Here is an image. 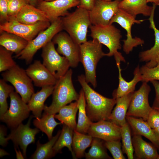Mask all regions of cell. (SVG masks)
<instances>
[{"label":"cell","mask_w":159,"mask_h":159,"mask_svg":"<svg viewBox=\"0 0 159 159\" xmlns=\"http://www.w3.org/2000/svg\"><path fill=\"white\" fill-rule=\"evenodd\" d=\"M78 80L84 92L87 114L90 120L92 122L108 120L116 100L106 97L94 90L88 85L85 75H79Z\"/></svg>","instance_id":"obj_1"},{"label":"cell","mask_w":159,"mask_h":159,"mask_svg":"<svg viewBox=\"0 0 159 159\" xmlns=\"http://www.w3.org/2000/svg\"><path fill=\"white\" fill-rule=\"evenodd\" d=\"M72 73L70 69L63 77L57 80L54 86L52 103L49 106L45 105L44 112L55 115L63 107L73 101L77 100L79 94L73 85Z\"/></svg>","instance_id":"obj_2"},{"label":"cell","mask_w":159,"mask_h":159,"mask_svg":"<svg viewBox=\"0 0 159 159\" xmlns=\"http://www.w3.org/2000/svg\"><path fill=\"white\" fill-rule=\"evenodd\" d=\"M74 11L61 17L63 29L78 44L87 41L88 28L92 24L89 11L78 6Z\"/></svg>","instance_id":"obj_3"},{"label":"cell","mask_w":159,"mask_h":159,"mask_svg":"<svg viewBox=\"0 0 159 159\" xmlns=\"http://www.w3.org/2000/svg\"><path fill=\"white\" fill-rule=\"evenodd\" d=\"M80 62L85 69L86 80L95 88L97 64L100 59L105 56L102 50V44L97 39H93L80 44Z\"/></svg>","instance_id":"obj_4"},{"label":"cell","mask_w":159,"mask_h":159,"mask_svg":"<svg viewBox=\"0 0 159 159\" xmlns=\"http://www.w3.org/2000/svg\"><path fill=\"white\" fill-rule=\"evenodd\" d=\"M63 30L61 17H59L52 22L49 27L40 32L34 39L29 42L26 47L14 57L24 60L27 64L30 63L37 51L52 41L54 37Z\"/></svg>","instance_id":"obj_5"},{"label":"cell","mask_w":159,"mask_h":159,"mask_svg":"<svg viewBox=\"0 0 159 159\" xmlns=\"http://www.w3.org/2000/svg\"><path fill=\"white\" fill-rule=\"evenodd\" d=\"M89 27L91 37L108 48L109 52L105 53V56L123 57L118 51L121 48L120 39L122 36L119 29L112 24L106 26L92 25Z\"/></svg>","instance_id":"obj_6"},{"label":"cell","mask_w":159,"mask_h":159,"mask_svg":"<svg viewBox=\"0 0 159 159\" xmlns=\"http://www.w3.org/2000/svg\"><path fill=\"white\" fill-rule=\"evenodd\" d=\"M3 79L10 83L23 100L27 103L34 93L32 80L26 70L16 64L1 74Z\"/></svg>","instance_id":"obj_7"},{"label":"cell","mask_w":159,"mask_h":159,"mask_svg":"<svg viewBox=\"0 0 159 159\" xmlns=\"http://www.w3.org/2000/svg\"><path fill=\"white\" fill-rule=\"evenodd\" d=\"M41 56L43 64L57 80L66 73L70 67L68 59L58 52L52 41L42 48Z\"/></svg>","instance_id":"obj_8"},{"label":"cell","mask_w":159,"mask_h":159,"mask_svg":"<svg viewBox=\"0 0 159 159\" xmlns=\"http://www.w3.org/2000/svg\"><path fill=\"white\" fill-rule=\"evenodd\" d=\"M51 24L49 21H42L28 24L18 21L14 17L0 24V32H5L21 37L28 42L34 39L41 31L49 27Z\"/></svg>","instance_id":"obj_9"},{"label":"cell","mask_w":159,"mask_h":159,"mask_svg":"<svg viewBox=\"0 0 159 159\" xmlns=\"http://www.w3.org/2000/svg\"><path fill=\"white\" fill-rule=\"evenodd\" d=\"M136 17L131 15L119 9L117 12L111 19L109 24L116 23L119 24L126 31L127 38L123 40V49L126 54H129L133 48L138 45H142L144 41L137 37H132L131 34V28L135 24H140L144 20H137Z\"/></svg>","instance_id":"obj_10"},{"label":"cell","mask_w":159,"mask_h":159,"mask_svg":"<svg viewBox=\"0 0 159 159\" xmlns=\"http://www.w3.org/2000/svg\"><path fill=\"white\" fill-rule=\"evenodd\" d=\"M18 94L14 91L10 93L9 108L0 117L1 121L12 129L17 127L27 118L30 111L28 105Z\"/></svg>","instance_id":"obj_11"},{"label":"cell","mask_w":159,"mask_h":159,"mask_svg":"<svg viewBox=\"0 0 159 159\" xmlns=\"http://www.w3.org/2000/svg\"><path fill=\"white\" fill-rule=\"evenodd\" d=\"M150 91V87L147 82H143L140 88L133 93L126 116L138 117L147 121L153 109L148 101Z\"/></svg>","instance_id":"obj_12"},{"label":"cell","mask_w":159,"mask_h":159,"mask_svg":"<svg viewBox=\"0 0 159 159\" xmlns=\"http://www.w3.org/2000/svg\"><path fill=\"white\" fill-rule=\"evenodd\" d=\"M52 42L57 45L58 52L68 60L70 67H76L80 62V45L67 32L61 31L53 38Z\"/></svg>","instance_id":"obj_13"},{"label":"cell","mask_w":159,"mask_h":159,"mask_svg":"<svg viewBox=\"0 0 159 159\" xmlns=\"http://www.w3.org/2000/svg\"><path fill=\"white\" fill-rule=\"evenodd\" d=\"M122 0L106 1L97 0L92 9L89 11L92 24L106 26L119 9V5Z\"/></svg>","instance_id":"obj_14"},{"label":"cell","mask_w":159,"mask_h":159,"mask_svg":"<svg viewBox=\"0 0 159 159\" xmlns=\"http://www.w3.org/2000/svg\"><path fill=\"white\" fill-rule=\"evenodd\" d=\"M33 117L32 116L30 117L26 124L21 123L13 128L11 133L6 138L7 141L11 140L16 146H20L24 157L26 156L28 145L34 143L35 136L40 131L37 128L33 129L30 127L31 121Z\"/></svg>","instance_id":"obj_15"},{"label":"cell","mask_w":159,"mask_h":159,"mask_svg":"<svg viewBox=\"0 0 159 159\" xmlns=\"http://www.w3.org/2000/svg\"><path fill=\"white\" fill-rule=\"evenodd\" d=\"M79 4L80 0H55L40 1L36 7L44 12L51 23L59 17L67 15L69 13V9Z\"/></svg>","instance_id":"obj_16"},{"label":"cell","mask_w":159,"mask_h":159,"mask_svg":"<svg viewBox=\"0 0 159 159\" xmlns=\"http://www.w3.org/2000/svg\"><path fill=\"white\" fill-rule=\"evenodd\" d=\"M87 133L93 138H97L105 141L121 139L120 127L108 120L92 122Z\"/></svg>","instance_id":"obj_17"},{"label":"cell","mask_w":159,"mask_h":159,"mask_svg":"<svg viewBox=\"0 0 159 159\" xmlns=\"http://www.w3.org/2000/svg\"><path fill=\"white\" fill-rule=\"evenodd\" d=\"M26 71L36 87L54 86L57 80L39 60L35 61Z\"/></svg>","instance_id":"obj_18"},{"label":"cell","mask_w":159,"mask_h":159,"mask_svg":"<svg viewBox=\"0 0 159 159\" xmlns=\"http://www.w3.org/2000/svg\"><path fill=\"white\" fill-rule=\"evenodd\" d=\"M153 8L148 19L150 27L154 32L155 42L154 46L149 49L140 52L139 55L140 61L146 62L145 65L149 67L156 66L159 61V29L156 27L154 15L156 6L153 4Z\"/></svg>","instance_id":"obj_19"},{"label":"cell","mask_w":159,"mask_h":159,"mask_svg":"<svg viewBox=\"0 0 159 159\" xmlns=\"http://www.w3.org/2000/svg\"><path fill=\"white\" fill-rule=\"evenodd\" d=\"M126 120L132 129L134 135H142L149 140L159 150V139L146 121L143 118L126 116Z\"/></svg>","instance_id":"obj_20"},{"label":"cell","mask_w":159,"mask_h":159,"mask_svg":"<svg viewBox=\"0 0 159 159\" xmlns=\"http://www.w3.org/2000/svg\"><path fill=\"white\" fill-rule=\"evenodd\" d=\"M119 72V85L117 88L112 93L113 98L116 99L129 93L134 91L135 86L139 82L142 81V75L139 66H138L134 72V76L130 81H126L121 74V69L120 61L116 62Z\"/></svg>","instance_id":"obj_21"},{"label":"cell","mask_w":159,"mask_h":159,"mask_svg":"<svg viewBox=\"0 0 159 159\" xmlns=\"http://www.w3.org/2000/svg\"><path fill=\"white\" fill-rule=\"evenodd\" d=\"M133 92L116 99L115 107L112 111L108 120L120 127L123 125L127 122L126 114Z\"/></svg>","instance_id":"obj_22"},{"label":"cell","mask_w":159,"mask_h":159,"mask_svg":"<svg viewBox=\"0 0 159 159\" xmlns=\"http://www.w3.org/2000/svg\"><path fill=\"white\" fill-rule=\"evenodd\" d=\"M14 17L19 22L28 24L42 21H49L44 12L29 4L25 5Z\"/></svg>","instance_id":"obj_23"},{"label":"cell","mask_w":159,"mask_h":159,"mask_svg":"<svg viewBox=\"0 0 159 159\" xmlns=\"http://www.w3.org/2000/svg\"><path fill=\"white\" fill-rule=\"evenodd\" d=\"M54 86L43 87L39 91L34 93L32 95L27 105L35 117H41L42 112L44 110L45 105L44 102L48 97L52 94Z\"/></svg>","instance_id":"obj_24"},{"label":"cell","mask_w":159,"mask_h":159,"mask_svg":"<svg viewBox=\"0 0 159 159\" xmlns=\"http://www.w3.org/2000/svg\"><path fill=\"white\" fill-rule=\"evenodd\" d=\"M132 140L135 155L137 158L159 159L156 147L144 140L141 135H134Z\"/></svg>","instance_id":"obj_25"},{"label":"cell","mask_w":159,"mask_h":159,"mask_svg":"<svg viewBox=\"0 0 159 159\" xmlns=\"http://www.w3.org/2000/svg\"><path fill=\"white\" fill-rule=\"evenodd\" d=\"M146 0H122L119 5V9L128 14L136 17L139 14L150 16L153 6L148 5Z\"/></svg>","instance_id":"obj_26"},{"label":"cell","mask_w":159,"mask_h":159,"mask_svg":"<svg viewBox=\"0 0 159 159\" xmlns=\"http://www.w3.org/2000/svg\"><path fill=\"white\" fill-rule=\"evenodd\" d=\"M0 45L6 49L16 54L20 53L26 46L28 42L12 33L0 32Z\"/></svg>","instance_id":"obj_27"},{"label":"cell","mask_w":159,"mask_h":159,"mask_svg":"<svg viewBox=\"0 0 159 159\" xmlns=\"http://www.w3.org/2000/svg\"><path fill=\"white\" fill-rule=\"evenodd\" d=\"M78 111L77 102L76 101L62 107L58 114L55 115L54 117L74 130L76 129L77 125L76 117Z\"/></svg>","instance_id":"obj_28"},{"label":"cell","mask_w":159,"mask_h":159,"mask_svg":"<svg viewBox=\"0 0 159 159\" xmlns=\"http://www.w3.org/2000/svg\"><path fill=\"white\" fill-rule=\"evenodd\" d=\"M78 110V117L75 130L80 133H87L91 124L92 122L88 117L86 110V102L83 91H80L79 97L77 101Z\"/></svg>","instance_id":"obj_29"},{"label":"cell","mask_w":159,"mask_h":159,"mask_svg":"<svg viewBox=\"0 0 159 159\" xmlns=\"http://www.w3.org/2000/svg\"><path fill=\"white\" fill-rule=\"evenodd\" d=\"M73 132V130L63 124L60 135L53 148L55 155L60 153L63 148L66 147L71 152L73 158L76 159L72 148Z\"/></svg>","instance_id":"obj_30"},{"label":"cell","mask_w":159,"mask_h":159,"mask_svg":"<svg viewBox=\"0 0 159 159\" xmlns=\"http://www.w3.org/2000/svg\"><path fill=\"white\" fill-rule=\"evenodd\" d=\"M93 137L74 130L72 148L76 158L85 157V150L91 146Z\"/></svg>","instance_id":"obj_31"},{"label":"cell","mask_w":159,"mask_h":159,"mask_svg":"<svg viewBox=\"0 0 159 159\" xmlns=\"http://www.w3.org/2000/svg\"><path fill=\"white\" fill-rule=\"evenodd\" d=\"M54 115L44 112L42 117L36 118L33 122L34 125L45 133L49 140L52 137V133L56 126L62 124L61 122H58L55 120Z\"/></svg>","instance_id":"obj_32"},{"label":"cell","mask_w":159,"mask_h":159,"mask_svg":"<svg viewBox=\"0 0 159 159\" xmlns=\"http://www.w3.org/2000/svg\"><path fill=\"white\" fill-rule=\"evenodd\" d=\"M61 132L59 130L56 135L52 137L46 143L42 144L38 141L37 143V149L30 158L33 159H47L51 158L55 155L53 148Z\"/></svg>","instance_id":"obj_33"},{"label":"cell","mask_w":159,"mask_h":159,"mask_svg":"<svg viewBox=\"0 0 159 159\" xmlns=\"http://www.w3.org/2000/svg\"><path fill=\"white\" fill-rule=\"evenodd\" d=\"M91 147L87 153H85L86 159H111L112 158L108 154L104 143L100 139L93 138Z\"/></svg>","instance_id":"obj_34"},{"label":"cell","mask_w":159,"mask_h":159,"mask_svg":"<svg viewBox=\"0 0 159 159\" xmlns=\"http://www.w3.org/2000/svg\"><path fill=\"white\" fill-rule=\"evenodd\" d=\"M130 127L127 122L120 127V132L123 152L126 155L128 159H133L134 150Z\"/></svg>","instance_id":"obj_35"},{"label":"cell","mask_w":159,"mask_h":159,"mask_svg":"<svg viewBox=\"0 0 159 159\" xmlns=\"http://www.w3.org/2000/svg\"><path fill=\"white\" fill-rule=\"evenodd\" d=\"M4 80H0V117L8 110L7 99L10 93L14 91L13 86L8 84Z\"/></svg>","instance_id":"obj_36"},{"label":"cell","mask_w":159,"mask_h":159,"mask_svg":"<svg viewBox=\"0 0 159 159\" xmlns=\"http://www.w3.org/2000/svg\"><path fill=\"white\" fill-rule=\"evenodd\" d=\"M13 52L3 47H0V72L5 71L15 66L16 64L12 58Z\"/></svg>","instance_id":"obj_37"},{"label":"cell","mask_w":159,"mask_h":159,"mask_svg":"<svg viewBox=\"0 0 159 159\" xmlns=\"http://www.w3.org/2000/svg\"><path fill=\"white\" fill-rule=\"evenodd\" d=\"M143 82H148L155 80L159 81V67H149L145 65L140 68Z\"/></svg>","instance_id":"obj_38"},{"label":"cell","mask_w":159,"mask_h":159,"mask_svg":"<svg viewBox=\"0 0 159 159\" xmlns=\"http://www.w3.org/2000/svg\"><path fill=\"white\" fill-rule=\"evenodd\" d=\"M120 140L105 141V146L111 154L114 159H125L122 151Z\"/></svg>","instance_id":"obj_39"},{"label":"cell","mask_w":159,"mask_h":159,"mask_svg":"<svg viewBox=\"0 0 159 159\" xmlns=\"http://www.w3.org/2000/svg\"><path fill=\"white\" fill-rule=\"evenodd\" d=\"M28 4V0H8L9 18L15 17L25 5Z\"/></svg>","instance_id":"obj_40"},{"label":"cell","mask_w":159,"mask_h":159,"mask_svg":"<svg viewBox=\"0 0 159 159\" xmlns=\"http://www.w3.org/2000/svg\"><path fill=\"white\" fill-rule=\"evenodd\" d=\"M146 122L152 129L159 127V112L153 108L149 115Z\"/></svg>","instance_id":"obj_41"},{"label":"cell","mask_w":159,"mask_h":159,"mask_svg":"<svg viewBox=\"0 0 159 159\" xmlns=\"http://www.w3.org/2000/svg\"><path fill=\"white\" fill-rule=\"evenodd\" d=\"M9 19L8 0H0V24L7 21Z\"/></svg>","instance_id":"obj_42"},{"label":"cell","mask_w":159,"mask_h":159,"mask_svg":"<svg viewBox=\"0 0 159 159\" xmlns=\"http://www.w3.org/2000/svg\"><path fill=\"white\" fill-rule=\"evenodd\" d=\"M150 82L154 86L155 92V97L152 108L159 112V82L155 80Z\"/></svg>","instance_id":"obj_43"},{"label":"cell","mask_w":159,"mask_h":159,"mask_svg":"<svg viewBox=\"0 0 159 159\" xmlns=\"http://www.w3.org/2000/svg\"><path fill=\"white\" fill-rule=\"evenodd\" d=\"M97 0H80V4L78 6L89 11L94 7Z\"/></svg>","instance_id":"obj_44"},{"label":"cell","mask_w":159,"mask_h":159,"mask_svg":"<svg viewBox=\"0 0 159 159\" xmlns=\"http://www.w3.org/2000/svg\"><path fill=\"white\" fill-rule=\"evenodd\" d=\"M0 145L2 146H5L7 144L8 141L5 137L6 134V130L4 126L1 125L0 126Z\"/></svg>","instance_id":"obj_45"},{"label":"cell","mask_w":159,"mask_h":159,"mask_svg":"<svg viewBox=\"0 0 159 159\" xmlns=\"http://www.w3.org/2000/svg\"><path fill=\"white\" fill-rule=\"evenodd\" d=\"M15 150L16 153V158L17 159H24V157L19 150H17L15 148Z\"/></svg>","instance_id":"obj_46"},{"label":"cell","mask_w":159,"mask_h":159,"mask_svg":"<svg viewBox=\"0 0 159 159\" xmlns=\"http://www.w3.org/2000/svg\"><path fill=\"white\" fill-rule=\"evenodd\" d=\"M40 0H28L29 3L32 5L36 6Z\"/></svg>","instance_id":"obj_47"},{"label":"cell","mask_w":159,"mask_h":159,"mask_svg":"<svg viewBox=\"0 0 159 159\" xmlns=\"http://www.w3.org/2000/svg\"><path fill=\"white\" fill-rule=\"evenodd\" d=\"M8 155H9L8 153H7L4 150L1 148L0 149V157H2L4 156Z\"/></svg>","instance_id":"obj_48"},{"label":"cell","mask_w":159,"mask_h":159,"mask_svg":"<svg viewBox=\"0 0 159 159\" xmlns=\"http://www.w3.org/2000/svg\"><path fill=\"white\" fill-rule=\"evenodd\" d=\"M147 2H151L156 6H159V0H146Z\"/></svg>","instance_id":"obj_49"},{"label":"cell","mask_w":159,"mask_h":159,"mask_svg":"<svg viewBox=\"0 0 159 159\" xmlns=\"http://www.w3.org/2000/svg\"><path fill=\"white\" fill-rule=\"evenodd\" d=\"M153 129L155 134L159 139V127Z\"/></svg>","instance_id":"obj_50"},{"label":"cell","mask_w":159,"mask_h":159,"mask_svg":"<svg viewBox=\"0 0 159 159\" xmlns=\"http://www.w3.org/2000/svg\"><path fill=\"white\" fill-rule=\"evenodd\" d=\"M54 0H40L39 2L40 1H53Z\"/></svg>","instance_id":"obj_51"},{"label":"cell","mask_w":159,"mask_h":159,"mask_svg":"<svg viewBox=\"0 0 159 159\" xmlns=\"http://www.w3.org/2000/svg\"><path fill=\"white\" fill-rule=\"evenodd\" d=\"M102 0V1H113V0Z\"/></svg>","instance_id":"obj_52"},{"label":"cell","mask_w":159,"mask_h":159,"mask_svg":"<svg viewBox=\"0 0 159 159\" xmlns=\"http://www.w3.org/2000/svg\"><path fill=\"white\" fill-rule=\"evenodd\" d=\"M156 66H157L158 67H159V62H158Z\"/></svg>","instance_id":"obj_53"},{"label":"cell","mask_w":159,"mask_h":159,"mask_svg":"<svg viewBox=\"0 0 159 159\" xmlns=\"http://www.w3.org/2000/svg\"></svg>","instance_id":"obj_54"}]
</instances>
